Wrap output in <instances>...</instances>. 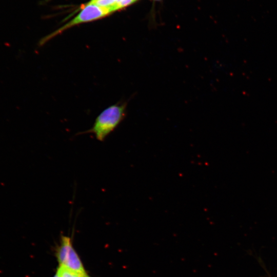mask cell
<instances>
[{
    "label": "cell",
    "mask_w": 277,
    "mask_h": 277,
    "mask_svg": "<svg viewBox=\"0 0 277 277\" xmlns=\"http://www.w3.org/2000/svg\"><path fill=\"white\" fill-rule=\"evenodd\" d=\"M127 102H120L110 106L96 117L92 127L82 133H93L103 142L122 122L126 115Z\"/></svg>",
    "instance_id": "1"
},
{
    "label": "cell",
    "mask_w": 277,
    "mask_h": 277,
    "mask_svg": "<svg viewBox=\"0 0 277 277\" xmlns=\"http://www.w3.org/2000/svg\"><path fill=\"white\" fill-rule=\"evenodd\" d=\"M112 12L109 8L103 7L88 3L72 19L43 37L39 41L38 45L39 46L44 45L53 38L71 27L82 23L100 19L109 15Z\"/></svg>",
    "instance_id": "2"
},
{
    "label": "cell",
    "mask_w": 277,
    "mask_h": 277,
    "mask_svg": "<svg viewBox=\"0 0 277 277\" xmlns=\"http://www.w3.org/2000/svg\"><path fill=\"white\" fill-rule=\"evenodd\" d=\"M56 256L60 266L87 275L83 264L72 245L69 237L64 235L61 237V244L56 250Z\"/></svg>",
    "instance_id": "3"
},
{
    "label": "cell",
    "mask_w": 277,
    "mask_h": 277,
    "mask_svg": "<svg viewBox=\"0 0 277 277\" xmlns=\"http://www.w3.org/2000/svg\"><path fill=\"white\" fill-rule=\"evenodd\" d=\"M56 272L58 274L59 277H86L87 275L82 274L65 266L60 265Z\"/></svg>",
    "instance_id": "4"
},
{
    "label": "cell",
    "mask_w": 277,
    "mask_h": 277,
    "mask_svg": "<svg viewBox=\"0 0 277 277\" xmlns=\"http://www.w3.org/2000/svg\"><path fill=\"white\" fill-rule=\"evenodd\" d=\"M53 277H59V275L56 272V274H55V275Z\"/></svg>",
    "instance_id": "5"
},
{
    "label": "cell",
    "mask_w": 277,
    "mask_h": 277,
    "mask_svg": "<svg viewBox=\"0 0 277 277\" xmlns=\"http://www.w3.org/2000/svg\"><path fill=\"white\" fill-rule=\"evenodd\" d=\"M86 277H89V276H88V275H87Z\"/></svg>",
    "instance_id": "6"
},
{
    "label": "cell",
    "mask_w": 277,
    "mask_h": 277,
    "mask_svg": "<svg viewBox=\"0 0 277 277\" xmlns=\"http://www.w3.org/2000/svg\"><path fill=\"white\" fill-rule=\"evenodd\" d=\"M156 1H160V0H156Z\"/></svg>",
    "instance_id": "7"
},
{
    "label": "cell",
    "mask_w": 277,
    "mask_h": 277,
    "mask_svg": "<svg viewBox=\"0 0 277 277\" xmlns=\"http://www.w3.org/2000/svg\"></svg>",
    "instance_id": "8"
}]
</instances>
